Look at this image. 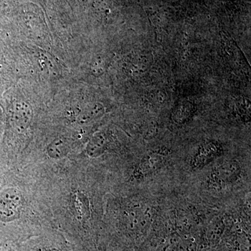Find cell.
<instances>
[{
	"label": "cell",
	"instance_id": "cell-1",
	"mask_svg": "<svg viewBox=\"0 0 251 251\" xmlns=\"http://www.w3.org/2000/svg\"><path fill=\"white\" fill-rule=\"evenodd\" d=\"M242 175V168L235 160H227L217 165L206 179L210 188H221L235 183Z\"/></svg>",
	"mask_w": 251,
	"mask_h": 251
},
{
	"label": "cell",
	"instance_id": "cell-2",
	"mask_svg": "<svg viewBox=\"0 0 251 251\" xmlns=\"http://www.w3.org/2000/svg\"><path fill=\"white\" fill-rule=\"evenodd\" d=\"M224 153L222 145L216 141L208 142L201 145L193 154L190 166L195 171L202 169Z\"/></svg>",
	"mask_w": 251,
	"mask_h": 251
},
{
	"label": "cell",
	"instance_id": "cell-3",
	"mask_svg": "<svg viewBox=\"0 0 251 251\" xmlns=\"http://www.w3.org/2000/svg\"><path fill=\"white\" fill-rule=\"evenodd\" d=\"M166 155L159 151L143 156L135 167L133 176L136 179H143L158 171L166 162Z\"/></svg>",
	"mask_w": 251,
	"mask_h": 251
},
{
	"label": "cell",
	"instance_id": "cell-4",
	"mask_svg": "<svg viewBox=\"0 0 251 251\" xmlns=\"http://www.w3.org/2000/svg\"><path fill=\"white\" fill-rule=\"evenodd\" d=\"M225 225L224 221L216 218L212 221L206 229V237L211 245L215 246L219 242L221 236L224 234Z\"/></svg>",
	"mask_w": 251,
	"mask_h": 251
},
{
	"label": "cell",
	"instance_id": "cell-5",
	"mask_svg": "<svg viewBox=\"0 0 251 251\" xmlns=\"http://www.w3.org/2000/svg\"><path fill=\"white\" fill-rule=\"evenodd\" d=\"M193 107L189 104H181L176 108L173 114V119L176 123L182 124L187 121L192 115Z\"/></svg>",
	"mask_w": 251,
	"mask_h": 251
},
{
	"label": "cell",
	"instance_id": "cell-6",
	"mask_svg": "<svg viewBox=\"0 0 251 251\" xmlns=\"http://www.w3.org/2000/svg\"><path fill=\"white\" fill-rule=\"evenodd\" d=\"M179 242V239L176 236H170L162 240L156 251H176Z\"/></svg>",
	"mask_w": 251,
	"mask_h": 251
},
{
	"label": "cell",
	"instance_id": "cell-7",
	"mask_svg": "<svg viewBox=\"0 0 251 251\" xmlns=\"http://www.w3.org/2000/svg\"><path fill=\"white\" fill-rule=\"evenodd\" d=\"M176 251H196V243L192 240L180 241Z\"/></svg>",
	"mask_w": 251,
	"mask_h": 251
}]
</instances>
